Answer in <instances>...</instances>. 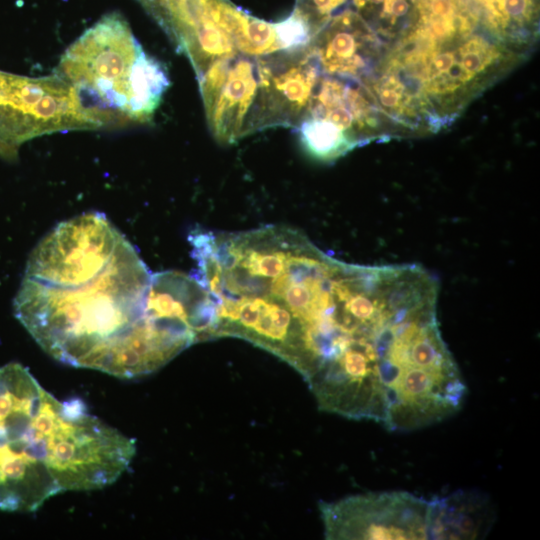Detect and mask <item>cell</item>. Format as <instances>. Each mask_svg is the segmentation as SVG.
I'll return each instance as SVG.
<instances>
[{"mask_svg": "<svg viewBox=\"0 0 540 540\" xmlns=\"http://www.w3.org/2000/svg\"><path fill=\"white\" fill-rule=\"evenodd\" d=\"M479 28L526 56L539 37V0H464Z\"/></svg>", "mask_w": 540, "mask_h": 540, "instance_id": "9c48e42d", "label": "cell"}, {"mask_svg": "<svg viewBox=\"0 0 540 540\" xmlns=\"http://www.w3.org/2000/svg\"><path fill=\"white\" fill-rule=\"evenodd\" d=\"M429 500L407 491L372 492L319 504L327 539H428Z\"/></svg>", "mask_w": 540, "mask_h": 540, "instance_id": "8992f818", "label": "cell"}, {"mask_svg": "<svg viewBox=\"0 0 540 540\" xmlns=\"http://www.w3.org/2000/svg\"><path fill=\"white\" fill-rule=\"evenodd\" d=\"M273 56L237 53L213 62L198 78L208 126L221 144L270 128Z\"/></svg>", "mask_w": 540, "mask_h": 540, "instance_id": "5b68a950", "label": "cell"}, {"mask_svg": "<svg viewBox=\"0 0 540 540\" xmlns=\"http://www.w3.org/2000/svg\"><path fill=\"white\" fill-rule=\"evenodd\" d=\"M48 394L23 365L13 362L0 367V439L20 435Z\"/></svg>", "mask_w": 540, "mask_h": 540, "instance_id": "8fae6325", "label": "cell"}, {"mask_svg": "<svg viewBox=\"0 0 540 540\" xmlns=\"http://www.w3.org/2000/svg\"><path fill=\"white\" fill-rule=\"evenodd\" d=\"M56 74L114 124L149 122L170 85L165 66L143 50L116 12L102 17L66 49Z\"/></svg>", "mask_w": 540, "mask_h": 540, "instance_id": "3957f363", "label": "cell"}, {"mask_svg": "<svg viewBox=\"0 0 540 540\" xmlns=\"http://www.w3.org/2000/svg\"><path fill=\"white\" fill-rule=\"evenodd\" d=\"M47 435L30 424L0 440V510L33 512L61 493L49 465Z\"/></svg>", "mask_w": 540, "mask_h": 540, "instance_id": "52a82bcc", "label": "cell"}, {"mask_svg": "<svg viewBox=\"0 0 540 540\" xmlns=\"http://www.w3.org/2000/svg\"><path fill=\"white\" fill-rule=\"evenodd\" d=\"M143 8L156 20L159 16L162 0H137Z\"/></svg>", "mask_w": 540, "mask_h": 540, "instance_id": "9a60e30c", "label": "cell"}, {"mask_svg": "<svg viewBox=\"0 0 540 540\" xmlns=\"http://www.w3.org/2000/svg\"><path fill=\"white\" fill-rule=\"evenodd\" d=\"M114 124L58 74L26 77L0 71V148L13 157L22 143L46 134Z\"/></svg>", "mask_w": 540, "mask_h": 540, "instance_id": "277c9868", "label": "cell"}, {"mask_svg": "<svg viewBox=\"0 0 540 540\" xmlns=\"http://www.w3.org/2000/svg\"><path fill=\"white\" fill-rule=\"evenodd\" d=\"M419 0H351L353 9L387 50L413 27Z\"/></svg>", "mask_w": 540, "mask_h": 540, "instance_id": "7c38bea8", "label": "cell"}, {"mask_svg": "<svg viewBox=\"0 0 540 540\" xmlns=\"http://www.w3.org/2000/svg\"><path fill=\"white\" fill-rule=\"evenodd\" d=\"M308 47L321 74L362 85L385 53L382 41L351 8L333 15Z\"/></svg>", "mask_w": 540, "mask_h": 540, "instance_id": "ba28073f", "label": "cell"}, {"mask_svg": "<svg viewBox=\"0 0 540 540\" xmlns=\"http://www.w3.org/2000/svg\"><path fill=\"white\" fill-rule=\"evenodd\" d=\"M0 155L3 156L1 148H0Z\"/></svg>", "mask_w": 540, "mask_h": 540, "instance_id": "2e32d148", "label": "cell"}, {"mask_svg": "<svg viewBox=\"0 0 540 540\" xmlns=\"http://www.w3.org/2000/svg\"><path fill=\"white\" fill-rule=\"evenodd\" d=\"M347 0H296L295 9L311 24L317 34L319 30L341 9Z\"/></svg>", "mask_w": 540, "mask_h": 540, "instance_id": "5bb4252c", "label": "cell"}, {"mask_svg": "<svg viewBox=\"0 0 540 540\" xmlns=\"http://www.w3.org/2000/svg\"><path fill=\"white\" fill-rule=\"evenodd\" d=\"M152 274L103 213L59 223L34 248L15 315L56 360L120 378L150 374L195 343L148 305Z\"/></svg>", "mask_w": 540, "mask_h": 540, "instance_id": "6da1fadb", "label": "cell"}, {"mask_svg": "<svg viewBox=\"0 0 540 540\" xmlns=\"http://www.w3.org/2000/svg\"><path fill=\"white\" fill-rule=\"evenodd\" d=\"M296 129L304 150L319 161L332 162L355 149L348 136L326 120L305 117Z\"/></svg>", "mask_w": 540, "mask_h": 540, "instance_id": "4fadbf2b", "label": "cell"}, {"mask_svg": "<svg viewBox=\"0 0 540 540\" xmlns=\"http://www.w3.org/2000/svg\"><path fill=\"white\" fill-rule=\"evenodd\" d=\"M495 519L492 504L477 491L433 497L428 508V539H478L487 535Z\"/></svg>", "mask_w": 540, "mask_h": 540, "instance_id": "30bf717a", "label": "cell"}, {"mask_svg": "<svg viewBox=\"0 0 540 540\" xmlns=\"http://www.w3.org/2000/svg\"><path fill=\"white\" fill-rule=\"evenodd\" d=\"M438 280L418 264L342 261L306 343L319 408L385 424L443 376Z\"/></svg>", "mask_w": 540, "mask_h": 540, "instance_id": "7a4b0ae2", "label": "cell"}]
</instances>
